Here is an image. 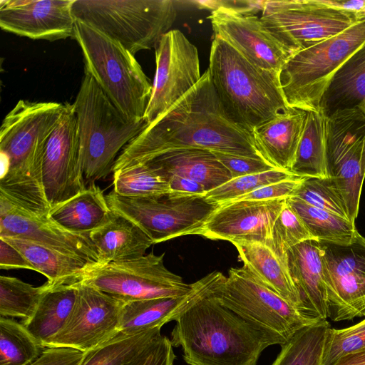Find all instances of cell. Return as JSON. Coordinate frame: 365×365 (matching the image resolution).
Instances as JSON below:
<instances>
[{"label": "cell", "instance_id": "6da1fadb", "mask_svg": "<svg viewBox=\"0 0 365 365\" xmlns=\"http://www.w3.org/2000/svg\"><path fill=\"white\" fill-rule=\"evenodd\" d=\"M182 149L262 158L252 133L225 110L207 69L194 87L125 146L113 173Z\"/></svg>", "mask_w": 365, "mask_h": 365}, {"label": "cell", "instance_id": "7a4b0ae2", "mask_svg": "<svg viewBox=\"0 0 365 365\" xmlns=\"http://www.w3.org/2000/svg\"><path fill=\"white\" fill-rule=\"evenodd\" d=\"M207 276L202 289L175 319L171 332L172 345L182 348L188 365H257L266 348L287 342L223 306L212 292L225 275L212 272Z\"/></svg>", "mask_w": 365, "mask_h": 365}, {"label": "cell", "instance_id": "3957f363", "mask_svg": "<svg viewBox=\"0 0 365 365\" xmlns=\"http://www.w3.org/2000/svg\"><path fill=\"white\" fill-rule=\"evenodd\" d=\"M66 103L20 100L0 128V199L33 215L48 216L42 181L46 142Z\"/></svg>", "mask_w": 365, "mask_h": 365}, {"label": "cell", "instance_id": "277c9868", "mask_svg": "<svg viewBox=\"0 0 365 365\" xmlns=\"http://www.w3.org/2000/svg\"><path fill=\"white\" fill-rule=\"evenodd\" d=\"M207 71L229 116L252 133L289 108L280 73L255 65L217 37L212 41Z\"/></svg>", "mask_w": 365, "mask_h": 365}, {"label": "cell", "instance_id": "5b68a950", "mask_svg": "<svg viewBox=\"0 0 365 365\" xmlns=\"http://www.w3.org/2000/svg\"><path fill=\"white\" fill-rule=\"evenodd\" d=\"M78 125L84 177L87 183L113 173L121 150L148 123L126 117L88 73L73 103Z\"/></svg>", "mask_w": 365, "mask_h": 365}, {"label": "cell", "instance_id": "8992f818", "mask_svg": "<svg viewBox=\"0 0 365 365\" xmlns=\"http://www.w3.org/2000/svg\"><path fill=\"white\" fill-rule=\"evenodd\" d=\"M73 38L89 74L128 118H143L152 85L135 55L93 27L76 20Z\"/></svg>", "mask_w": 365, "mask_h": 365}, {"label": "cell", "instance_id": "52a82bcc", "mask_svg": "<svg viewBox=\"0 0 365 365\" xmlns=\"http://www.w3.org/2000/svg\"><path fill=\"white\" fill-rule=\"evenodd\" d=\"M72 13L133 55L155 48L177 16L172 0H74Z\"/></svg>", "mask_w": 365, "mask_h": 365}, {"label": "cell", "instance_id": "ba28073f", "mask_svg": "<svg viewBox=\"0 0 365 365\" xmlns=\"http://www.w3.org/2000/svg\"><path fill=\"white\" fill-rule=\"evenodd\" d=\"M365 43V19L343 32L292 53L281 74L289 108L320 111L322 98L343 63Z\"/></svg>", "mask_w": 365, "mask_h": 365}, {"label": "cell", "instance_id": "9c48e42d", "mask_svg": "<svg viewBox=\"0 0 365 365\" xmlns=\"http://www.w3.org/2000/svg\"><path fill=\"white\" fill-rule=\"evenodd\" d=\"M106 197L113 212L137 225L153 244L201 235L207 220L220 206L205 195L173 190L148 197H127L112 190Z\"/></svg>", "mask_w": 365, "mask_h": 365}, {"label": "cell", "instance_id": "30bf717a", "mask_svg": "<svg viewBox=\"0 0 365 365\" xmlns=\"http://www.w3.org/2000/svg\"><path fill=\"white\" fill-rule=\"evenodd\" d=\"M212 294L245 321L287 341L299 329L322 321L306 317L245 265L231 268L227 277L215 285Z\"/></svg>", "mask_w": 365, "mask_h": 365}, {"label": "cell", "instance_id": "8fae6325", "mask_svg": "<svg viewBox=\"0 0 365 365\" xmlns=\"http://www.w3.org/2000/svg\"><path fill=\"white\" fill-rule=\"evenodd\" d=\"M165 254L151 252L138 259L106 264H89L78 282L106 292L123 302L188 294L192 284L170 271L164 263Z\"/></svg>", "mask_w": 365, "mask_h": 365}, {"label": "cell", "instance_id": "7c38bea8", "mask_svg": "<svg viewBox=\"0 0 365 365\" xmlns=\"http://www.w3.org/2000/svg\"><path fill=\"white\" fill-rule=\"evenodd\" d=\"M260 19L292 54L334 36L363 19L319 0L264 1Z\"/></svg>", "mask_w": 365, "mask_h": 365}, {"label": "cell", "instance_id": "4fadbf2b", "mask_svg": "<svg viewBox=\"0 0 365 365\" xmlns=\"http://www.w3.org/2000/svg\"><path fill=\"white\" fill-rule=\"evenodd\" d=\"M156 69L143 116L148 123L168 110L200 80L197 48L179 30L164 34L155 47Z\"/></svg>", "mask_w": 365, "mask_h": 365}, {"label": "cell", "instance_id": "5bb4252c", "mask_svg": "<svg viewBox=\"0 0 365 365\" xmlns=\"http://www.w3.org/2000/svg\"><path fill=\"white\" fill-rule=\"evenodd\" d=\"M41 172L43 190L51 209L87 187L73 104L66 103L64 113L46 142Z\"/></svg>", "mask_w": 365, "mask_h": 365}, {"label": "cell", "instance_id": "9a60e30c", "mask_svg": "<svg viewBox=\"0 0 365 365\" xmlns=\"http://www.w3.org/2000/svg\"><path fill=\"white\" fill-rule=\"evenodd\" d=\"M250 11L217 5L208 16L214 37L225 41L255 65L281 74L292 53Z\"/></svg>", "mask_w": 365, "mask_h": 365}, {"label": "cell", "instance_id": "2e32d148", "mask_svg": "<svg viewBox=\"0 0 365 365\" xmlns=\"http://www.w3.org/2000/svg\"><path fill=\"white\" fill-rule=\"evenodd\" d=\"M78 294L63 329L45 347H68L86 352L120 331L123 301L93 287L76 282Z\"/></svg>", "mask_w": 365, "mask_h": 365}, {"label": "cell", "instance_id": "e0dca14e", "mask_svg": "<svg viewBox=\"0 0 365 365\" xmlns=\"http://www.w3.org/2000/svg\"><path fill=\"white\" fill-rule=\"evenodd\" d=\"M329 275V317L334 322L365 314V237L349 243L319 242Z\"/></svg>", "mask_w": 365, "mask_h": 365}, {"label": "cell", "instance_id": "ac0fdd59", "mask_svg": "<svg viewBox=\"0 0 365 365\" xmlns=\"http://www.w3.org/2000/svg\"><path fill=\"white\" fill-rule=\"evenodd\" d=\"M287 198L220 203L204 225L201 236L212 240L269 245L274 223Z\"/></svg>", "mask_w": 365, "mask_h": 365}, {"label": "cell", "instance_id": "d6986e66", "mask_svg": "<svg viewBox=\"0 0 365 365\" xmlns=\"http://www.w3.org/2000/svg\"><path fill=\"white\" fill-rule=\"evenodd\" d=\"M74 0H1L0 27L3 31L35 40L73 38Z\"/></svg>", "mask_w": 365, "mask_h": 365}, {"label": "cell", "instance_id": "ffe728a7", "mask_svg": "<svg viewBox=\"0 0 365 365\" xmlns=\"http://www.w3.org/2000/svg\"><path fill=\"white\" fill-rule=\"evenodd\" d=\"M0 237H19L64 254L98 264V257L88 235L68 231L48 216L38 217L0 199Z\"/></svg>", "mask_w": 365, "mask_h": 365}, {"label": "cell", "instance_id": "44dd1931", "mask_svg": "<svg viewBox=\"0 0 365 365\" xmlns=\"http://www.w3.org/2000/svg\"><path fill=\"white\" fill-rule=\"evenodd\" d=\"M286 262L305 315L327 320L331 282L319 241L310 239L294 246L287 251Z\"/></svg>", "mask_w": 365, "mask_h": 365}, {"label": "cell", "instance_id": "7402d4cb", "mask_svg": "<svg viewBox=\"0 0 365 365\" xmlns=\"http://www.w3.org/2000/svg\"><path fill=\"white\" fill-rule=\"evenodd\" d=\"M307 113L303 110L289 108L253 130L256 149L274 168L290 173Z\"/></svg>", "mask_w": 365, "mask_h": 365}, {"label": "cell", "instance_id": "603a6c76", "mask_svg": "<svg viewBox=\"0 0 365 365\" xmlns=\"http://www.w3.org/2000/svg\"><path fill=\"white\" fill-rule=\"evenodd\" d=\"M88 237L96 250L98 264L131 261L145 255L152 240L134 222L112 211L108 220Z\"/></svg>", "mask_w": 365, "mask_h": 365}, {"label": "cell", "instance_id": "cb8c5ba5", "mask_svg": "<svg viewBox=\"0 0 365 365\" xmlns=\"http://www.w3.org/2000/svg\"><path fill=\"white\" fill-rule=\"evenodd\" d=\"M164 177L176 175L202 185L206 192L232 179L215 155L207 150L182 149L164 153L145 163Z\"/></svg>", "mask_w": 365, "mask_h": 365}, {"label": "cell", "instance_id": "d4e9b609", "mask_svg": "<svg viewBox=\"0 0 365 365\" xmlns=\"http://www.w3.org/2000/svg\"><path fill=\"white\" fill-rule=\"evenodd\" d=\"M232 244L236 247L239 258L245 266L268 288L305 315L286 260L281 259L268 246L260 242L235 241Z\"/></svg>", "mask_w": 365, "mask_h": 365}, {"label": "cell", "instance_id": "484cf974", "mask_svg": "<svg viewBox=\"0 0 365 365\" xmlns=\"http://www.w3.org/2000/svg\"><path fill=\"white\" fill-rule=\"evenodd\" d=\"M207 274L192 283V290L185 296L123 302L120 331L138 333L160 327L174 321L205 284Z\"/></svg>", "mask_w": 365, "mask_h": 365}, {"label": "cell", "instance_id": "4316f807", "mask_svg": "<svg viewBox=\"0 0 365 365\" xmlns=\"http://www.w3.org/2000/svg\"><path fill=\"white\" fill-rule=\"evenodd\" d=\"M111 213L103 192L93 182L83 192L51 208L48 217L68 231L88 235L103 225Z\"/></svg>", "mask_w": 365, "mask_h": 365}, {"label": "cell", "instance_id": "83f0119b", "mask_svg": "<svg viewBox=\"0 0 365 365\" xmlns=\"http://www.w3.org/2000/svg\"><path fill=\"white\" fill-rule=\"evenodd\" d=\"M356 107H365V43L336 71L322 98L320 110L328 117Z\"/></svg>", "mask_w": 365, "mask_h": 365}, {"label": "cell", "instance_id": "f1b7e54d", "mask_svg": "<svg viewBox=\"0 0 365 365\" xmlns=\"http://www.w3.org/2000/svg\"><path fill=\"white\" fill-rule=\"evenodd\" d=\"M19 250L38 272L47 278L49 287L78 282L91 263L22 238L0 237Z\"/></svg>", "mask_w": 365, "mask_h": 365}, {"label": "cell", "instance_id": "f546056e", "mask_svg": "<svg viewBox=\"0 0 365 365\" xmlns=\"http://www.w3.org/2000/svg\"><path fill=\"white\" fill-rule=\"evenodd\" d=\"M43 294L33 317L21 323L45 347L64 327L75 304L78 284L49 287Z\"/></svg>", "mask_w": 365, "mask_h": 365}, {"label": "cell", "instance_id": "4dcf8cb0", "mask_svg": "<svg viewBox=\"0 0 365 365\" xmlns=\"http://www.w3.org/2000/svg\"><path fill=\"white\" fill-rule=\"evenodd\" d=\"M327 175L343 197L349 217L355 222L365 178V135L327 166Z\"/></svg>", "mask_w": 365, "mask_h": 365}, {"label": "cell", "instance_id": "1f68e13d", "mask_svg": "<svg viewBox=\"0 0 365 365\" xmlns=\"http://www.w3.org/2000/svg\"><path fill=\"white\" fill-rule=\"evenodd\" d=\"M326 120L327 117L321 110L307 111L291 173L301 178H327Z\"/></svg>", "mask_w": 365, "mask_h": 365}, {"label": "cell", "instance_id": "d6a6232c", "mask_svg": "<svg viewBox=\"0 0 365 365\" xmlns=\"http://www.w3.org/2000/svg\"><path fill=\"white\" fill-rule=\"evenodd\" d=\"M160 327L138 333L119 331L97 347L84 352L79 365H128L160 335Z\"/></svg>", "mask_w": 365, "mask_h": 365}, {"label": "cell", "instance_id": "836d02e7", "mask_svg": "<svg viewBox=\"0 0 365 365\" xmlns=\"http://www.w3.org/2000/svg\"><path fill=\"white\" fill-rule=\"evenodd\" d=\"M314 239L336 244L350 242L359 233L355 222L331 212L312 206L301 199L287 198Z\"/></svg>", "mask_w": 365, "mask_h": 365}, {"label": "cell", "instance_id": "e575fe53", "mask_svg": "<svg viewBox=\"0 0 365 365\" xmlns=\"http://www.w3.org/2000/svg\"><path fill=\"white\" fill-rule=\"evenodd\" d=\"M365 135V110H339L326 120V164L333 163Z\"/></svg>", "mask_w": 365, "mask_h": 365}, {"label": "cell", "instance_id": "d590c367", "mask_svg": "<svg viewBox=\"0 0 365 365\" xmlns=\"http://www.w3.org/2000/svg\"><path fill=\"white\" fill-rule=\"evenodd\" d=\"M329 327L327 320H322L299 329L281 345V350L271 365H320Z\"/></svg>", "mask_w": 365, "mask_h": 365}, {"label": "cell", "instance_id": "8d00e7d4", "mask_svg": "<svg viewBox=\"0 0 365 365\" xmlns=\"http://www.w3.org/2000/svg\"><path fill=\"white\" fill-rule=\"evenodd\" d=\"M44 348L21 322L0 317V365H29Z\"/></svg>", "mask_w": 365, "mask_h": 365}, {"label": "cell", "instance_id": "74e56055", "mask_svg": "<svg viewBox=\"0 0 365 365\" xmlns=\"http://www.w3.org/2000/svg\"><path fill=\"white\" fill-rule=\"evenodd\" d=\"M113 191L127 197H148L171 191L165 177L146 163L113 173Z\"/></svg>", "mask_w": 365, "mask_h": 365}, {"label": "cell", "instance_id": "f35d334b", "mask_svg": "<svg viewBox=\"0 0 365 365\" xmlns=\"http://www.w3.org/2000/svg\"><path fill=\"white\" fill-rule=\"evenodd\" d=\"M46 288V284L34 287L16 277L1 276V317H17L22 319V322L29 320L34 314Z\"/></svg>", "mask_w": 365, "mask_h": 365}, {"label": "cell", "instance_id": "ab89813d", "mask_svg": "<svg viewBox=\"0 0 365 365\" xmlns=\"http://www.w3.org/2000/svg\"><path fill=\"white\" fill-rule=\"evenodd\" d=\"M293 196L351 221L343 197L329 178H303Z\"/></svg>", "mask_w": 365, "mask_h": 365}, {"label": "cell", "instance_id": "60d3db41", "mask_svg": "<svg viewBox=\"0 0 365 365\" xmlns=\"http://www.w3.org/2000/svg\"><path fill=\"white\" fill-rule=\"evenodd\" d=\"M314 239L300 217L287 202L277 217L267 245L281 259L286 260V254L294 246Z\"/></svg>", "mask_w": 365, "mask_h": 365}, {"label": "cell", "instance_id": "b9f144b4", "mask_svg": "<svg viewBox=\"0 0 365 365\" xmlns=\"http://www.w3.org/2000/svg\"><path fill=\"white\" fill-rule=\"evenodd\" d=\"M297 177L299 176L284 170L274 169L233 178L207 192L205 196L210 200L220 204L235 200L264 185Z\"/></svg>", "mask_w": 365, "mask_h": 365}, {"label": "cell", "instance_id": "7bdbcfd3", "mask_svg": "<svg viewBox=\"0 0 365 365\" xmlns=\"http://www.w3.org/2000/svg\"><path fill=\"white\" fill-rule=\"evenodd\" d=\"M365 348V319L347 328L327 329L320 365H334L341 356Z\"/></svg>", "mask_w": 365, "mask_h": 365}, {"label": "cell", "instance_id": "ee69618b", "mask_svg": "<svg viewBox=\"0 0 365 365\" xmlns=\"http://www.w3.org/2000/svg\"><path fill=\"white\" fill-rule=\"evenodd\" d=\"M212 153L229 170L232 179L277 169L262 158L220 152Z\"/></svg>", "mask_w": 365, "mask_h": 365}, {"label": "cell", "instance_id": "f6af8a7d", "mask_svg": "<svg viewBox=\"0 0 365 365\" xmlns=\"http://www.w3.org/2000/svg\"><path fill=\"white\" fill-rule=\"evenodd\" d=\"M175 358L170 339L161 334L128 365H173Z\"/></svg>", "mask_w": 365, "mask_h": 365}, {"label": "cell", "instance_id": "bcb514c9", "mask_svg": "<svg viewBox=\"0 0 365 365\" xmlns=\"http://www.w3.org/2000/svg\"><path fill=\"white\" fill-rule=\"evenodd\" d=\"M302 178H303L301 177H297L269 184L231 201L288 198L293 196Z\"/></svg>", "mask_w": 365, "mask_h": 365}, {"label": "cell", "instance_id": "7dc6e473", "mask_svg": "<svg viewBox=\"0 0 365 365\" xmlns=\"http://www.w3.org/2000/svg\"><path fill=\"white\" fill-rule=\"evenodd\" d=\"M84 352L68 347H45L29 365H79Z\"/></svg>", "mask_w": 365, "mask_h": 365}, {"label": "cell", "instance_id": "c3c4849f", "mask_svg": "<svg viewBox=\"0 0 365 365\" xmlns=\"http://www.w3.org/2000/svg\"><path fill=\"white\" fill-rule=\"evenodd\" d=\"M1 269L22 268L35 271L25 256L15 247L0 237Z\"/></svg>", "mask_w": 365, "mask_h": 365}, {"label": "cell", "instance_id": "681fc988", "mask_svg": "<svg viewBox=\"0 0 365 365\" xmlns=\"http://www.w3.org/2000/svg\"><path fill=\"white\" fill-rule=\"evenodd\" d=\"M171 190L205 195L207 192L200 183L189 178L176 175L165 176Z\"/></svg>", "mask_w": 365, "mask_h": 365}, {"label": "cell", "instance_id": "f907efd6", "mask_svg": "<svg viewBox=\"0 0 365 365\" xmlns=\"http://www.w3.org/2000/svg\"><path fill=\"white\" fill-rule=\"evenodd\" d=\"M327 6L349 11L356 14L362 19H365V0H319Z\"/></svg>", "mask_w": 365, "mask_h": 365}, {"label": "cell", "instance_id": "816d5d0a", "mask_svg": "<svg viewBox=\"0 0 365 365\" xmlns=\"http://www.w3.org/2000/svg\"><path fill=\"white\" fill-rule=\"evenodd\" d=\"M334 365H365V348L341 356Z\"/></svg>", "mask_w": 365, "mask_h": 365}, {"label": "cell", "instance_id": "f5cc1de1", "mask_svg": "<svg viewBox=\"0 0 365 365\" xmlns=\"http://www.w3.org/2000/svg\"><path fill=\"white\" fill-rule=\"evenodd\" d=\"M364 110H365V107H364Z\"/></svg>", "mask_w": 365, "mask_h": 365}, {"label": "cell", "instance_id": "db71d44e", "mask_svg": "<svg viewBox=\"0 0 365 365\" xmlns=\"http://www.w3.org/2000/svg\"><path fill=\"white\" fill-rule=\"evenodd\" d=\"M364 317H365V314H364Z\"/></svg>", "mask_w": 365, "mask_h": 365}]
</instances>
